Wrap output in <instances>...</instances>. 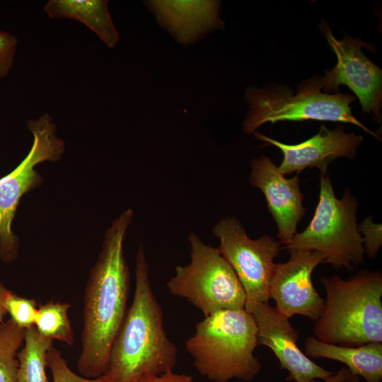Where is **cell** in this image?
Segmentation results:
<instances>
[{
	"mask_svg": "<svg viewBox=\"0 0 382 382\" xmlns=\"http://www.w3.org/2000/svg\"><path fill=\"white\" fill-rule=\"evenodd\" d=\"M250 168L249 183L263 193L267 209L277 225L279 243L284 245L298 233V224L306 212L299 173L286 178L272 160L265 155L253 158Z\"/></svg>",
	"mask_w": 382,
	"mask_h": 382,
	"instance_id": "7c38bea8",
	"label": "cell"
},
{
	"mask_svg": "<svg viewBox=\"0 0 382 382\" xmlns=\"http://www.w3.org/2000/svg\"><path fill=\"white\" fill-rule=\"evenodd\" d=\"M133 216V210L127 209L107 228L85 287L77 368L86 378H96L106 372L112 344L127 310L130 273L124 241Z\"/></svg>",
	"mask_w": 382,
	"mask_h": 382,
	"instance_id": "6da1fadb",
	"label": "cell"
},
{
	"mask_svg": "<svg viewBox=\"0 0 382 382\" xmlns=\"http://www.w3.org/2000/svg\"><path fill=\"white\" fill-rule=\"evenodd\" d=\"M304 347L307 356L343 363L352 374L363 377L366 382L382 381L381 342L347 347L323 342L311 336L306 339Z\"/></svg>",
	"mask_w": 382,
	"mask_h": 382,
	"instance_id": "2e32d148",
	"label": "cell"
},
{
	"mask_svg": "<svg viewBox=\"0 0 382 382\" xmlns=\"http://www.w3.org/2000/svg\"><path fill=\"white\" fill-rule=\"evenodd\" d=\"M357 227L361 236H364V253L369 257L375 258L382 245V225L374 222L371 216H367Z\"/></svg>",
	"mask_w": 382,
	"mask_h": 382,
	"instance_id": "603a6c76",
	"label": "cell"
},
{
	"mask_svg": "<svg viewBox=\"0 0 382 382\" xmlns=\"http://www.w3.org/2000/svg\"><path fill=\"white\" fill-rule=\"evenodd\" d=\"M136 382H194V381L190 375L170 371L160 375L144 374Z\"/></svg>",
	"mask_w": 382,
	"mask_h": 382,
	"instance_id": "d4e9b609",
	"label": "cell"
},
{
	"mask_svg": "<svg viewBox=\"0 0 382 382\" xmlns=\"http://www.w3.org/2000/svg\"><path fill=\"white\" fill-rule=\"evenodd\" d=\"M358 202L349 188L337 198L330 175H320L319 201L308 226L282 249L316 250L323 262L353 271L364 260L363 239L358 231Z\"/></svg>",
	"mask_w": 382,
	"mask_h": 382,
	"instance_id": "8992f818",
	"label": "cell"
},
{
	"mask_svg": "<svg viewBox=\"0 0 382 382\" xmlns=\"http://www.w3.org/2000/svg\"><path fill=\"white\" fill-rule=\"evenodd\" d=\"M257 328V345L269 347L289 374L286 381L308 382L316 378L323 381L333 372L313 362L297 346L299 332L289 318L281 314L268 302L257 305L252 311Z\"/></svg>",
	"mask_w": 382,
	"mask_h": 382,
	"instance_id": "4fadbf2b",
	"label": "cell"
},
{
	"mask_svg": "<svg viewBox=\"0 0 382 382\" xmlns=\"http://www.w3.org/2000/svg\"><path fill=\"white\" fill-rule=\"evenodd\" d=\"M253 134L257 139L277 147L282 152L283 159L278 170L284 175L300 173L308 168H317L321 175H326L328 166L336 158L354 159L357 149L364 141L360 134L345 132L343 126L330 130L321 125L316 134L296 144H286L259 132Z\"/></svg>",
	"mask_w": 382,
	"mask_h": 382,
	"instance_id": "5bb4252c",
	"label": "cell"
},
{
	"mask_svg": "<svg viewBox=\"0 0 382 382\" xmlns=\"http://www.w3.org/2000/svg\"><path fill=\"white\" fill-rule=\"evenodd\" d=\"M289 260L276 264L270 282V298L275 308L289 318L301 315L316 320L324 308L323 299L312 282L314 269L323 262L325 255L316 250L295 249Z\"/></svg>",
	"mask_w": 382,
	"mask_h": 382,
	"instance_id": "8fae6325",
	"label": "cell"
},
{
	"mask_svg": "<svg viewBox=\"0 0 382 382\" xmlns=\"http://www.w3.org/2000/svg\"><path fill=\"white\" fill-rule=\"evenodd\" d=\"M320 28L337 60L321 78L324 93L337 92L342 84L348 86L359 100L363 112L380 121L382 71L362 52L361 47L367 44L347 34L342 40L336 39L323 21Z\"/></svg>",
	"mask_w": 382,
	"mask_h": 382,
	"instance_id": "30bf717a",
	"label": "cell"
},
{
	"mask_svg": "<svg viewBox=\"0 0 382 382\" xmlns=\"http://www.w3.org/2000/svg\"><path fill=\"white\" fill-rule=\"evenodd\" d=\"M321 89L320 77L301 83L294 94L282 85L272 84L261 88L248 87L245 99L249 110L243 124V132L253 134L267 122L313 120L353 124L381 139L352 114L350 104L355 100L354 96L342 93L330 94L321 92Z\"/></svg>",
	"mask_w": 382,
	"mask_h": 382,
	"instance_id": "5b68a950",
	"label": "cell"
},
{
	"mask_svg": "<svg viewBox=\"0 0 382 382\" xmlns=\"http://www.w3.org/2000/svg\"><path fill=\"white\" fill-rule=\"evenodd\" d=\"M159 24L185 45L203 37L208 33L224 28L219 18V1H145Z\"/></svg>",
	"mask_w": 382,
	"mask_h": 382,
	"instance_id": "9a60e30c",
	"label": "cell"
},
{
	"mask_svg": "<svg viewBox=\"0 0 382 382\" xmlns=\"http://www.w3.org/2000/svg\"><path fill=\"white\" fill-rule=\"evenodd\" d=\"M351 374L349 370L345 366L340 371L333 372L332 375L324 380V382H345L346 379ZM308 382H316V380H311Z\"/></svg>",
	"mask_w": 382,
	"mask_h": 382,
	"instance_id": "484cf974",
	"label": "cell"
},
{
	"mask_svg": "<svg viewBox=\"0 0 382 382\" xmlns=\"http://www.w3.org/2000/svg\"><path fill=\"white\" fill-rule=\"evenodd\" d=\"M178 349L164 329L163 313L149 279L142 243L135 259L132 303L111 346L105 374L110 382H136L144 374L173 371Z\"/></svg>",
	"mask_w": 382,
	"mask_h": 382,
	"instance_id": "7a4b0ae2",
	"label": "cell"
},
{
	"mask_svg": "<svg viewBox=\"0 0 382 382\" xmlns=\"http://www.w3.org/2000/svg\"><path fill=\"white\" fill-rule=\"evenodd\" d=\"M17 45L14 35L0 30V79L8 74L13 65Z\"/></svg>",
	"mask_w": 382,
	"mask_h": 382,
	"instance_id": "cb8c5ba5",
	"label": "cell"
},
{
	"mask_svg": "<svg viewBox=\"0 0 382 382\" xmlns=\"http://www.w3.org/2000/svg\"><path fill=\"white\" fill-rule=\"evenodd\" d=\"M44 11L50 18H69L84 25L108 47L120 40L105 0H50Z\"/></svg>",
	"mask_w": 382,
	"mask_h": 382,
	"instance_id": "e0dca14e",
	"label": "cell"
},
{
	"mask_svg": "<svg viewBox=\"0 0 382 382\" xmlns=\"http://www.w3.org/2000/svg\"><path fill=\"white\" fill-rule=\"evenodd\" d=\"M345 382H361L359 380V376L350 374L348 378L346 379Z\"/></svg>",
	"mask_w": 382,
	"mask_h": 382,
	"instance_id": "83f0119b",
	"label": "cell"
},
{
	"mask_svg": "<svg viewBox=\"0 0 382 382\" xmlns=\"http://www.w3.org/2000/svg\"><path fill=\"white\" fill-rule=\"evenodd\" d=\"M47 366L51 370L53 382H110L105 374L96 378H86L76 374L69 368L60 351L53 345L47 352Z\"/></svg>",
	"mask_w": 382,
	"mask_h": 382,
	"instance_id": "7402d4cb",
	"label": "cell"
},
{
	"mask_svg": "<svg viewBox=\"0 0 382 382\" xmlns=\"http://www.w3.org/2000/svg\"><path fill=\"white\" fill-rule=\"evenodd\" d=\"M188 242L190 262L175 267V275L166 284L169 292L186 299L204 317L221 310L245 309L244 289L218 248L194 232Z\"/></svg>",
	"mask_w": 382,
	"mask_h": 382,
	"instance_id": "52a82bcc",
	"label": "cell"
},
{
	"mask_svg": "<svg viewBox=\"0 0 382 382\" xmlns=\"http://www.w3.org/2000/svg\"><path fill=\"white\" fill-rule=\"evenodd\" d=\"M24 332L11 319L0 324V382H18L17 354Z\"/></svg>",
	"mask_w": 382,
	"mask_h": 382,
	"instance_id": "ffe728a7",
	"label": "cell"
},
{
	"mask_svg": "<svg viewBox=\"0 0 382 382\" xmlns=\"http://www.w3.org/2000/svg\"><path fill=\"white\" fill-rule=\"evenodd\" d=\"M257 328L245 309L221 310L198 322L185 343L199 373L214 382L253 380L262 365L254 351Z\"/></svg>",
	"mask_w": 382,
	"mask_h": 382,
	"instance_id": "277c9868",
	"label": "cell"
},
{
	"mask_svg": "<svg viewBox=\"0 0 382 382\" xmlns=\"http://www.w3.org/2000/svg\"><path fill=\"white\" fill-rule=\"evenodd\" d=\"M4 305L10 319L19 328L26 330L34 325L37 311L35 300L19 296L10 290Z\"/></svg>",
	"mask_w": 382,
	"mask_h": 382,
	"instance_id": "44dd1931",
	"label": "cell"
},
{
	"mask_svg": "<svg viewBox=\"0 0 382 382\" xmlns=\"http://www.w3.org/2000/svg\"><path fill=\"white\" fill-rule=\"evenodd\" d=\"M213 235L219 240L217 248L229 263L245 293V310L251 313L259 304L270 298V282L279 255V241L269 235L252 239L236 216L219 219L212 228Z\"/></svg>",
	"mask_w": 382,
	"mask_h": 382,
	"instance_id": "9c48e42d",
	"label": "cell"
},
{
	"mask_svg": "<svg viewBox=\"0 0 382 382\" xmlns=\"http://www.w3.org/2000/svg\"><path fill=\"white\" fill-rule=\"evenodd\" d=\"M27 128L33 137L28 154L0 178V259L4 262H12L18 255L19 243L11 226L19 202L42 183L35 167L44 161H58L65 151L64 141L57 137V126L49 113L30 120Z\"/></svg>",
	"mask_w": 382,
	"mask_h": 382,
	"instance_id": "ba28073f",
	"label": "cell"
},
{
	"mask_svg": "<svg viewBox=\"0 0 382 382\" xmlns=\"http://www.w3.org/2000/svg\"><path fill=\"white\" fill-rule=\"evenodd\" d=\"M9 291L0 282V324L4 322L3 319L7 313L4 303Z\"/></svg>",
	"mask_w": 382,
	"mask_h": 382,
	"instance_id": "4316f807",
	"label": "cell"
},
{
	"mask_svg": "<svg viewBox=\"0 0 382 382\" xmlns=\"http://www.w3.org/2000/svg\"><path fill=\"white\" fill-rule=\"evenodd\" d=\"M70 307L69 303L53 301L40 306L34 324L39 333L52 341L57 340L73 345L74 332L67 315Z\"/></svg>",
	"mask_w": 382,
	"mask_h": 382,
	"instance_id": "d6986e66",
	"label": "cell"
},
{
	"mask_svg": "<svg viewBox=\"0 0 382 382\" xmlns=\"http://www.w3.org/2000/svg\"><path fill=\"white\" fill-rule=\"evenodd\" d=\"M326 291L323 311L314 324L323 342L357 347L382 342V275L361 270L347 280L321 277Z\"/></svg>",
	"mask_w": 382,
	"mask_h": 382,
	"instance_id": "3957f363",
	"label": "cell"
},
{
	"mask_svg": "<svg viewBox=\"0 0 382 382\" xmlns=\"http://www.w3.org/2000/svg\"><path fill=\"white\" fill-rule=\"evenodd\" d=\"M24 342L17 354L18 382H47V352L53 341L41 335L33 325L25 330Z\"/></svg>",
	"mask_w": 382,
	"mask_h": 382,
	"instance_id": "ac0fdd59",
	"label": "cell"
}]
</instances>
